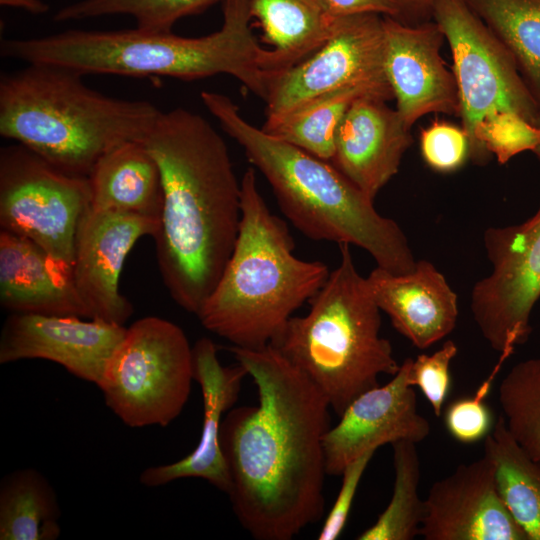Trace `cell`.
Returning a JSON list of instances; mask_svg holds the SVG:
<instances>
[{"label":"cell","mask_w":540,"mask_h":540,"mask_svg":"<svg viewBox=\"0 0 540 540\" xmlns=\"http://www.w3.org/2000/svg\"><path fill=\"white\" fill-rule=\"evenodd\" d=\"M330 14L341 18L363 13H376L397 19L399 8L393 0H324Z\"/></svg>","instance_id":"obj_35"},{"label":"cell","mask_w":540,"mask_h":540,"mask_svg":"<svg viewBox=\"0 0 540 540\" xmlns=\"http://www.w3.org/2000/svg\"><path fill=\"white\" fill-rule=\"evenodd\" d=\"M142 142L162 182V210L153 236L159 271L174 302L197 315L239 234L241 181L221 135L185 108L161 112Z\"/></svg>","instance_id":"obj_2"},{"label":"cell","mask_w":540,"mask_h":540,"mask_svg":"<svg viewBox=\"0 0 540 540\" xmlns=\"http://www.w3.org/2000/svg\"><path fill=\"white\" fill-rule=\"evenodd\" d=\"M411 144L410 128L396 109L381 98L362 96L351 104L339 125L330 162L374 200L397 174Z\"/></svg>","instance_id":"obj_19"},{"label":"cell","mask_w":540,"mask_h":540,"mask_svg":"<svg viewBox=\"0 0 540 540\" xmlns=\"http://www.w3.org/2000/svg\"><path fill=\"white\" fill-rule=\"evenodd\" d=\"M457 352L456 343L447 340L439 350L431 355L420 354L412 362L411 385L421 390L436 417L442 415L450 388V364Z\"/></svg>","instance_id":"obj_32"},{"label":"cell","mask_w":540,"mask_h":540,"mask_svg":"<svg viewBox=\"0 0 540 540\" xmlns=\"http://www.w3.org/2000/svg\"><path fill=\"white\" fill-rule=\"evenodd\" d=\"M362 96L378 97L360 87L334 91L308 102L274 123L264 124L262 129L330 162L339 125L351 104Z\"/></svg>","instance_id":"obj_27"},{"label":"cell","mask_w":540,"mask_h":540,"mask_svg":"<svg viewBox=\"0 0 540 540\" xmlns=\"http://www.w3.org/2000/svg\"><path fill=\"white\" fill-rule=\"evenodd\" d=\"M383 26L385 73L405 124L411 128L429 113L459 116L458 86L440 54L445 36L438 24L406 25L384 16Z\"/></svg>","instance_id":"obj_17"},{"label":"cell","mask_w":540,"mask_h":540,"mask_svg":"<svg viewBox=\"0 0 540 540\" xmlns=\"http://www.w3.org/2000/svg\"><path fill=\"white\" fill-rule=\"evenodd\" d=\"M340 261L310 300L304 316H292L270 344L304 373L340 416L382 374L395 375L389 340L380 335V308L366 277L355 267L349 244H339Z\"/></svg>","instance_id":"obj_7"},{"label":"cell","mask_w":540,"mask_h":540,"mask_svg":"<svg viewBox=\"0 0 540 540\" xmlns=\"http://www.w3.org/2000/svg\"><path fill=\"white\" fill-rule=\"evenodd\" d=\"M500 496L527 540H540V459L531 458L509 433L500 415L484 438Z\"/></svg>","instance_id":"obj_24"},{"label":"cell","mask_w":540,"mask_h":540,"mask_svg":"<svg viewBox=\"0 0 540 540\" xmlns=\"http://www.w3.org/2000/svg\"><path fill=\"white\" fill-rule=\"evenodd\" d=\"M69 67L29 63L0 78V135L58 169L88 177L115 146L143 141L161 110L146 100L110 97Z\"/></svg>","instance_id":"obj_5"},{"label":"cell","mask_w":540,"mask_h":540,"mask_svg":"<svg viewBox=\"0 0 540 540\" xmlns=\"http://www.w3.org/2000/svg\"><path fill=\"white\" fill-rule=\"evenodd\" d=\"M90 201L88 177L68 174L22 144L1 148V230L72 268L75 233Z\"/></svg>","instance_id":"obj_10"},{"label":"cell","mask_w":540,"mask_h":540,"mask_svg":"<svg viewBox=\"0 0 540 540\" xmlns=\"http://www.w3.org/2000/svg\"><path fill=\"white\" fill-rule=\"evenodd\" d=\"M376 450H369L350 462L342 471V483L318 535L319 540L337 539L348 520L362 476Z\"/></svg>","instance_id":"obj_34"},{"label":"cell","mask_w":540,"mask_h":540,"mask_svg":"<svg viewBox=\"0 0 540 540\" xmlns=\"http://www.w3.org/2000/svg\"><path fill=\"white\" fill-rule=\"evenodd\" d=\"M0 302L11 313L91 319L72 268L32 240L0 231Z\"/></svg>","instance_id":"obj_21"},{"label":"cell","mask_w":540,"mask_h":540,"mask_svg":"<svg viewBox=\"0 0 540 540\" xmlns=\"http://www.w3.org/2000/svg\"><path fill=\"white\" fill-rule=\"evenodd\" d=\"M249 5L252 19L272 46L279 75L318 50L336 20L324 0H249Z\"/></svg>","instance_id":"obj_23"},{"label":"cell","mask_w":540,"mask_h":540,"mask_svg":"<svg viewBox=\"0 0 540 540\" xmlns=\"http://www.w3.org/2000/svg\"><path fill=\"white\" fill-rule=\"evenodd\" d=\"M360 87L394 99L385 73L383 17L376 13L336 18L325 43L305 60L281 73L266 102V121L274 123L325 94Z\"/></svg>","instance_id":"obj_11"},{"label":"cell","mask_w":540,"mask_h":540,"mask_svg":"<svg viewBox=\"0 0 540 540\" xmlns=\"http://www.w3.org/2000/svg\"><path fill=\"white\" fill-rule=\"evenodd\" d=\"M513 351L504 350L487 378L474 394L451 402L445 410L444 422L449 434L458 442L471 444L484 439L494 423L489 407L484 403L504 362Z\"/></svg>","instance_id":"obj_31"},{"label":"cell","mask_w":540,"mask_h":540,"mask_svg":"<svg viewBox=\"0 0 540 540\" xmlns=\"http://www.w3.org/2000/svg\"><path fill=\"white\" fill-rule=\"evenodd\" d=\"M230 351L253 379L258 404L233 407L223 419L227 495L253 538L291 540L324 514V436L331 407L273 346Z\"/></svg>","instance_id":"obj_1"},{"label":"cell","mask_w":540,"mask_h":540,"mask_svg":"<svg viewBox=\"0 0 540 540\" xmlns=\"http://www.w3.org/2000/svg\"><path fill=\"white\" fill-rule=\"evenodd\" d=\"M535 125L540 127V109H539V112H538V115H537V118H536V121H535ZM534 153L538 157V159L540 160V149L535 150Z\"/></svg>","instance_id":"obj_38"},{"label":"cell","mask_w":540,"mask_h":540,"mask_svg":"<svg viewBox=\"0 0 540 540\" xmlns=\"http://www.w3.org/2000/svg\"><path fill=\"white\" fill-rule=\"evenodd\" d=\"M60 515L56 492L39 471L20 469L1 480V540H55Z\"/></svg>","instance_id":"obj_25"},{"label":"cell","mask_w":540,"mask_h":540,"mask_svg":"<svg viewBox=\"0 0 540 540\" xmlns=\"http://www.w3.org/2000/svg\"><path fill=\"white\" fill-rule=\"evenodd\" d=\"M491 272L475 283L470 310L483 338L502 352L526 343L540 299V205L520 224L490 227L483 235Z\"/></svg>","instance_id":"obj_12"},{"label":"cell","mask_w":540,"mask_h":540,"mask_svg":"<svg viewBox=\"0 0 540 540\" xmlns=\"http://www.w3.org/2000/svg\"><path fill=\"white\" fill-rule=\"evenodd\" d=\"M412 358L384 385L355 398L339 416V422L324 436L327 475L340 476L353 460L398 440L420 443L430 432L429 421L419 413L411 385Z\"/></svg>","instance_id":"obj_14"},{"label":"cell","mask_w":540,"mask_h":540,"mask_svg":"<svg viewBox=\"0 0 540 540\" xmlns=\"http://www.w3.org/2000/svg\"><path fill=\"white\" fill-rule=\"evenodd\" d=\"M366 279L380 310L417 348L430 347L456 327L457 294L431 262L418 260L406 274H393L377 266Z\"/></svg>","instance_id":"obj_20"},{"label":"cell","mask_w":540,"mask_h":540,"mask_svg":"<svg viewBox=\"0 0 540 540\" xmlns=\"http://www.w3.org/2000/svg\"><path fill=\"white\" fill-rule=\"evenodd\" d=\"M194 381L203 401V423L199 442L194 450L179 461L152 466L140 475V483L158 487L182 478H201L218 490L228 493L230 478L220 443L224 414L238 400L242 381L248 376L239 363L223 366L214 342L200 338L192 347Z\"/></svg>","instance_id":"obj_18"},{"label":"cell","mask_w":540,"mask_h":540,"mask_svg":"<svg viewBox=\"0 0 540 540\" xmlns=\"http://www.w3.org/2000/svg\"><path fill=\"white\" fill-rule=\"evenodd\" d=\"M423 159L434 170L452 172L469 156V139L463 128L436 121L420 135Z\"/></svg>","instance_id":"obj_33"},{"label":"cell","mask_w":540,"mask_h":540,"mask_svg":"<svg viewBox=\"0 0 540 540\" xmlns=\"http://www.w3.org/2000/svg\"><path fill=\"white\" fill-rule=\"evenodd\" d=\"M242 217L232 254L196 315L208 331L248 349L270 345L326 282L321 261L295 256L286 222L268 208L248 168L241 179Z\"/></svg>","instance_id":"obj_6"},{"label":"cell","mask_w":540,"mask_h":540,"mask_svg":"<svg viewBox=\"0 0 540 540\" xmlns=\"http://www.w3.org/2000/svg\"><path fill=\"white\" fill-rule=\"evenodd\" d=\"M88 179L91 208L159 221L163 203L160 170L143 142L128 141L107 151Z\"/></svg>","instance_id":"obj_22"},{"label":"cell","mask_w":540,"mask_h":540,"mask_svg":"<svg viewBox=\"0 0 540 540\" xmlns=\"http://www.w3.org/2000/svg\"><path fill=\"white\" fill-rule=\"evenodd\" d=\"M193 375V349L182 328L147 316L126 327L98 387L126 426L166 427L183 411Z\"/></svg>","instance_id":"obj_8"},{"label":"cell","mask_w":540,"mask_h":540,"mask_svg":"<svg viewBox=\"0 0 540 540\" xmlns=\"http://www.w3.org/2000/svg\"><path fill=\"white\" fill-rule=\"evenodd\" d=\"M221 28L202 37L139 28L114 31L67 30L29 38L4 39L7 59L69 67L87 74L165 76L192 80L217 74L238 79L264 101L276 78L271 49L251 29L249 0H223Z\"/></svg>","instance_id":"obj_3"},{"label":"cell","mask_w":540,"mask_h":540,"mask_svg":"<svg viewBox=\"0 0 540 540\" xmlns=\"http://www.w3.org/2000/svg\"><path fill=\"white\" fill-rule=\"evenodd\" d=\"M399 8L396 20L406 25H418L432 18L434 0H393Z\"/></svg>","instance_id":"obj_36"},{"label":"cell","mask_w":540,"mask_h":540,"mask_svg":"<svg viewBox=\"0 0 540 540\" xmlns=\"http://www.w3.org/2000/svg\"><path fill=\"white\" fill-rule=\"evenodd\" d=\"M432 19L450 46L469 154L499 116L515 114L535 125L540 106L513 56L465 1L434 0Z\"/></svg>","instance_id":"obj_9"},{"label":"cell","mask_w":540,"mask_h":540,"mask_svg":"<svg viewBox=\"0 0 540 540\" xmlns=\"http://www.w3.org/2000/svg\"><path fill=\"white\" fill-rule=\"evenodd\" d=\"M513 56L540 106V0H464Z\"/></svg>","instance_id":"obj_26"},{"label":"cell","mask_w":540,"mask_h":540,"mask_svg":"<svg viewBox=\"0 0 540 540\" xmlns=\"http://www.w3.org/2000/svg\"><path fill=\"white\" fill-rule=\"evenodd\" d=\"M506 427L517 444L540 459V357L515 364L499 385Z\"/></svg>","instance_id":"obj_29"},{"label":"cell","mask_w":540,"mask_h":540,"mask_svg":"<svg viewBox=\"0 0 540 540\" xmlns=\"http://www.w3.org/2000/svg\"><path fill=\"white\" fill-rule=\"evenodd\" d=\"M126 332L124 325L99 319L11 313L0 336V364L43 359L98 386Z\"/></svg>","instance_id":"obj_15"},{"label":"cell","mask_w":540,"mask_h":540,"mask_svg":"<svg viewBox=\"0 0 540 540\" xmlns=\"http://www.w3.org/2000/svg\"><path fill=\"white\" fill-rule=\"evenodd\" d=\"M391 445L395 474L392 497L358 540H412L420 535L425 506L419 495L421 471L416 443L398 440Z\"/></svg>","instance_id":"obj_28"},{"label":"cell","mask_w":540,"mask_h":540,"mask_svg":"<svg viewBox=\"0 0 540 540\" xmlns=\"http://www.w3.org/2000/svg\"><path fill=\"white\" fill-rule=\"evenodd\" d=\"M159 221L136 214L96 210L82 214L74 238L72 273L91 319L124 325L133 314L119 290L124 261L143 236H154Z\"/></svg>","instance_id":"obj_13"},{"label":"cell","mask_w":540,"mask_h":540,"mask_svg":"<svg viewBox=\"0 0 540 540\" xmlns=\"http://www.w3.org/2000/svg\"><path fill=\"white\" fill-rule=\"evenodd\" d=\"M219 0H80L58 10L54 20L78 21L108 15H128L136 27L154 32H171L174 24L202 12Z\"/></svg>","instance_id":"obj_30"},{"label":"cell","mask_w":540,"mask_h":540,"mask_svg":"<svg viewBox=\"0 0 540 540\" xmlns=\"http://www.w3.org/2000/svg\"><path fill=\"white\" fill-rule=\"evenodd\" d=\"M425 540H527L503 502L493 462L483 456L437 480L424 499Z\"/></svg>","instance_id":"obj_16"},{"label":"cell","mask_w":540,"mask_h":540,"mask_svg":"<svg viewBox=\"0 0 540 540\" xmlns=\"http://www.w3.org/2000/svg\"><path fill=\"white\" fill-rule=\"evenodd\" d=\"M0 4L23 9L34 15L45 14L49 11V5L42 0H0Z\"/></svg>","instance_id":"obj_37"},{"label":"cell","mask_w":540,"mask_h":540,"mask_svg":"<svg viewBox=\"0 0 540 540\" xmlns=\"http://www.w3.org/2000/svg\"><path fill=\"white\" fill-rule=\"evenodd\" d=\"M201 99L266 178L281 211L302 234L358 246L393 274L414 269L417 261L400 226L382 216L374 200L331 162L253 126L224 94L203 91Z\"/></svg>","instance_id":"obj_4"}]
</instances>
